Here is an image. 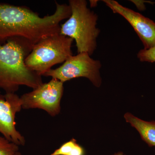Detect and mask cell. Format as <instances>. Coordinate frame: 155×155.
<instances>
[{
    "label": "cell",
    "mask_w": 155,
    "mask_h": 155,
    "mask_svg": "<svg viewBox=\"0 0 155 155\" xmlns=\"http://www.w3.org/2000/svg\"><path fill=\"white\" fill-rule=\"evenodd\" d=\"M54 14L41 17L23 7L0 3V45L9 39L22 38L34 45L43 39L60 33V22L71 16L69 5L56 2Z\"/></svg>",
    "instance_id": "obj_1"
},
{
    "label": "cell",
    "mask_w": 155,
    "mask_h": 155,
    "mask_svg": "<svg viewBox=\"0 0 155 155\" xmlns=\"http://www.w3.org/2000/svg\"><path fill=\"white\" fill-rule=\"evenodd\" d=\"M34 46L20 37L12 38L0 45V89L6 93H16L21 86L33 89L43 83L41 76L25 65V59Z\"/></svg>",
    "instance_id": "obj_2"
},
{
    "label": "cell",
    "mask_w": 155,
    "mask_h": 155,
    "mask_svg": "<svg viewBox=\"0 0 155 155\" xmlns=\"http://www.w3.org/2000/svg\"><path fill=\"white\" fill-rule=\"evenodd\" d=\"M69 3L71 16L61 25L60 34L75 41L78 53L91 56L96 49L100 33L97 27L98 16L89 8L85 0H69Z\"/></svg>",
    "instance_id": "obj_3"
},
{
    "label": "cell",
    "mask_w": 155,
    "mask_h": 155,
    "mask_svg": "<svg viewBox=\"0 0 155 155\" xmlns=\"http://www.w3.org/2000/svg\"><path fill=\"white\" fill-rule=\"evenodd\" d=\"M73 40L60 34L51 35L35 45L26 57L27 67L40 76L51 69L54 65L64 63L72 56Z\"/></svg>",
    "instance_id": "obj_4"
},
{
    "label": "cell",
    "mask_w": 155,
    "mask_h": 155,
    "mask_svg": "<svg viewBox=\"0 0 155 155\" xmlns=\"http://www.w3.org/2000/svg\"><path fill=\"white\" fill-rule=\"evenodd\" d=\"M101 61L94 60L86 52L78 53L72 56L56 69H51L44 75L51 77L64 83L74 78H85L96 87L102 84L100 69Z\"/></svg>",
    "instance_id": "obj_5"
},
{
    "label": "cell",
    "mask_w": 155,
    "mask_h": 155,
    "mask_svg": "<svg viewBox=\"0 0 155 155\" xmlns=\"http://www.w3.org/2000/svg\"><path fill=\"white\" fill-rule=\"evenodd\" d=\"M64 83L52 78L29 92L20 97L22 109H40L52 117H55L61 111V101L64 94Z\"/></svg>",
    "instance_id": "obj_6"
},
{
    "label": "cell",
    "mask_w": 155,
    "mask_h": 155,
    "mask_svg": "<svg viewBox=\"0 0 155 155\" xmlns=\"http://www.w3.org/2000/svg\"><path fill=\"white\" fill-rule=\"evenodd\" d=\"M22 109L20 97L16 93L0 94V135L19 146L25 145V137L17 130L15 119Z\"/></svg>",
    "instance_id": "obj_7"
},
{
    "label": "cell",
    "mask_w": 155,
    "mask_h": 155,
    "mask_svg": "<svg viewBox=\"0 0 155 155\" xmlns=\"http://www.w3.org/2000/svg\"><path fill=\"white\" fill-rule=\"evenodd\" d=\"M103 2L114 13L121 15L130 23L142 42L145 49L154 45V22L139 13L124 7L114 0H104Z\"/></svg>",
    "instance_id": "obj_8"
},
{
    "label": "cell",
    "mask_w": 155,
    "mask_h": 155,
    "mask_svg": "<svg viewBox=\"0 0 155 155\" xmlns=\"http://www.w3.org/2000/svg\"><path fill=\"white\" fill-rule=\"evenodd\" d=\"M125 121L138 131L140 137L149 147H155V121H146L127 113L124 116Z\"/></svg>",
    "instance_id": "obj_9"
},
{
    "label": "cell",
    "mask_w": 155,
    "mask_h": 155,
    "mask_svg": "<svg viewBox=\"0 0 155 155\" xmlns=\"http://www.w3.org/2000/svg\"><path fill=\"white\" fill-rule=\"evenodd\" d=\"M83 147L78 143L74 138L62 144L50 155H85Z\"/></svg>",
    "instance_id": "obj_10"
},
{
    "label": "cell",
    "mask_w": 155,
    "mask_h": 155,
    "mask_svg": "<svg viewBox=\"0 0 155 155\" xmlns=\"http://www.w3.org/2000/svg\"><path fill=\"white\" fill-rule=\"evenodd\" d=\"M19 150V146L0 135V155H13Z\"/></svg>",
    "instance_id": "obj_11"
},
{
    "label": "cell",
    "mask_w": 155,
    "mask_h": 155,
    "mask_svg": "<svg viewBox=\"0 0 155 155\" xmlns=\"http://www.w3.org/2000/svg\"><path fill=\"white\" fill-rule=\"evenodd\" d=\"M137 58L141 62L155 63V45L147 49H142L138 52Z\"/></svg>",
    "instance_id": "obj_12"
},
{
    "label": "cell",
    "mask_w": 155,
    "mask_h": 155,
    "mask_svg": "<svg viewBox=\"0 0 155 155\" xmlns=\"http://www.w3.org/2000/svg\"><path fill=\"white\" fill-rule=\"evenodd\" d=\"M124 154L122 152H118L115 153L113 155H124Z\"/></svg>",
    "instance_id": "obj_13"
},
{
    "label": "cell",
    "mask_w": 155,
    "mask_h": 155,
    "mask_svg": "<svg viewBox=\"0 0 155 155\" xmlns=\"http://www.w3.org/2000/svg\"><path fill=\"white\" fill-rule=\"evenodd\" d=\"M13 155H22V153L18 151L17 152L15 153Z\"/></svg>",
    "instance_id": "obj_14"
},
{
    "label": "cell",
    "mask_w": 155,
    "mask_h": 155,
    "mask_svg": "<svg viewBox=\"0 0 155 155\" xmlns=\"http://www.w3.org/2000/svg\"><path fill=\"white\" fill-rule=\"evenodd\" d=\"M124 155H125V154H124Z\"/></svg>",
    "instance_id": "obj_15"
}]
</instances>
